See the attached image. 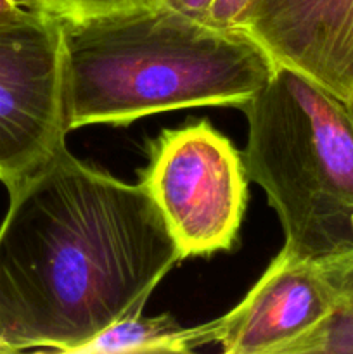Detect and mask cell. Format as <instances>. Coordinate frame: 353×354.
Segmentation results:
<instances>
[{"label":"cell","instance_id":"9","mask_svg":"<svg viewBox=\"0 0 353 354\" xmlns=\"http://www.w3.org/2000/svg\"><path fill=\"white\" fill-rule=\"evenodd\" d=\"M287 354H353V304H338L331 317Z\"/></svg>","mask_w":353,"mask_h":354},{"label":"cell","instance_id":"1","mask_svg":"<svg viewBox=\"0 0 353 354\" xmlns=\"http://www.w3.org/2000/svg\"><path fill=\"white\" fill-rule=\"evenodd\" d=\"M182 259L141 182H121L62 147L9 194L0 223V344L6 354H75L141 315Z\"/></svg>","mask_w":353,"mask_h":354},{"label":"cell","instance_id":"7","mask_svg":"<svg viewBox=\"0 0 353 354\" xmlns=\"http://www.w3.org/2000/svg\"><path fill=\"white\" fill-rule=\"evenodd\" d=\"M235 28L275 64L303 73L336 97L353 93V0H251Z\"/></svg>","mask_w":353,"mask_h":354},{"label":"cell","instance_id":"3","mask_svg":"<svg viewBox=\"0 0 353 354\" xmlns=\"http://www.w3.org/2000/svg\"><path fill=\"white\" fill-rule=\"evenodd\" d=\"M246 175L265 190L284 232L282 251L322 263L353 249V113L287 66L241 107Z\"/></svg>","mask_w":353,"mask_h":354},{"label":"cell","instance_id":"14","mask_svg":"<svg viewBox=\"0 0 353 354\" xmlns=\"http://www.w3.org/2000/svg\"><path fill=\"white\" fill-rule=\"evenodd\" d=\"M26 9H21L16 3H12L10 0H0V21L12 19V17L23 14Z\"/></svg>","mask_w":353,"mask_h":354},{"label":"cell","instance_id":"6","mask_svg":"<svg viewBox=\"0 0 353 354\" xmlns=\"http://www.w3.org/2000/svg\"><path fill=\"white\" fill-rule=\"evenodd\" d=\"M336 306L320 265L280 251L244 299L218 318L215 344L228 354H287Z\"/></svg>","mask_w":353,"mask_h":354},{"label":"cell","instance_id":"13","mask_svg":"<svg viewBox=\"0 0 353 354\" xmlns=\"http://www.w3.org/2000/svg\"><path fill=\"white\" fill-rule=\"evenodd\" d=\"M211 2L213 0H166L165 6L180 14H185V16L194 17V19L203 21Z\"/></svg>","mask_w":353,"mask_h":354},{"label":"cell","instance_id":"11","mask_svg":"<svg viewBox=\"0 0 353 354\" xmlns=\"http://www.w3.org/2000/svg\"><path fill=\"white\" fill-rule=\"evenodd\" d=\"M318 265L338 296V304H353V249Z\"/></svg>","mask_w":353,"mask_h":354},{"label":"cell","instance_id":"4","mask_svg":"<svg viewBox=\"0 0 353 354\" xmlns=\"http://www.w3.org/2000/svg\"><path fill=\"white\" fill-rule=\"evenodd\" d=\"M248 182L242 154L206 120L163 130L141 171L183 259L234 248Z\"/></svg>","mask_w":353,"mask_h":354},{"label":"cell","instance_id":"10","mask_svg":"<svg viewBox=\"0 0 353 354\" xmlns=\"http://www.w3.org/2000/svg\"><path fill=\"white\" fill-rule=\"evenodd\" d=\"M166 0H40L38 12H45L61 23H78L92 17L134 10L158 9Z\"/></svg>","mask_w":353,"mask_h":354},{"label":"cell","instance_id":"17","mask_svg":"<svg viewBox=\"0 0 353 354\" xmlns=\"http://www.w3.org/2000/svg\"><path fill=\"white\" fill-rule=\"evenodd\" d=\"M0 354H6V351H3V346L0 344Z\"/></svg>","mask_w":353,"mask_h":354},{"label":"cell","instance_id":"16","mask_svg":"<svg viewBox=\"0 0 353 354\" xmlns=\"http://www.w3.org/2000/svg\"><path fill=\"white\" fill-rule=\"evenodd\" d=\"M348 106H350V109H352V113H353V93H352V99H350Z\"/></svg>","mask_w":353,"mask_h":354},{"label":"cell","instance_id":"2","mask_svg":"<svg viewBox=\"0 0 353 354\" xmlns=\"http://www.w3.org/2000/svg\"><path fill=\"white\" fill-rule=\"evenodd\" d=\"M61 24L69 131L189 107L241 109L275 69L246 31L166 6Z\"/></svg>","mask_w":353,"mask_h":354},{"label":"cell","instance_id":"12","mask_svg":"<svg viewBox=\"0 0 353 354\" xmlns=\"http://www.w3.org/2000/svg\"><path fill=\"white\" fill-rule=\"evenodd\" d=\"M251 0H213L204 14L203 23L220 30H232Z\"/></svg>","mask_w":353,"mask_h":354},{"label":"cell","instance_id":"5","mask_svg":"<svg viewBox=\"0 0 353 354\" xmlns=\"http://www.w3.org/2000/svg\"><path fill=\"white\" fill-rule=\"evenodd\" d=\"M62 24L38 10L0 21V183L16 192L66 147Z\"/></svg>","mask_w":353,"mask_h":354},{"label":"cell","instance_id":"15","mask_svg":"<svg viewBox=\"0 0 353 354\" xmlns=\"http://www.w3.org/2000/svg\"><path fill=\"white\" fill-rule=\"evenodd\" d=\"M10 2L26 10H38V6H40V0H10Z\"/></svg>","mask_w":353,"mask_h":354},{"label":"cell","instance_id":"8","mask_svg":"<svg viewBox=\"0 0 353 354\" xmlns=\"http://www.w3.org/2000/svg\"><path fill=\"white\" fill-rule=\"evenodd\" d=\"M218 318L197 327H182L172 315H134L116 322L75 354L192 353L217 341Z\"/></svg>","mask_w":353,"mask_h":354}]
</instances>
